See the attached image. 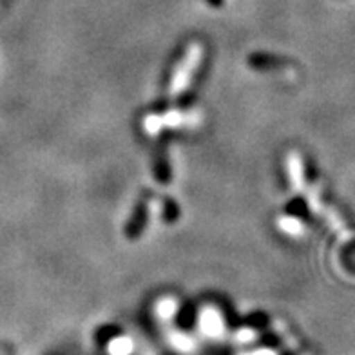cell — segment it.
Segmentation results:
<instances>
[{
	"mask_svg": "<svg viewBox=\"0 0 355 355\" xmlns=\"http://www.w3.org/2000/svg\"><path fill=\"white\" fill-rule=\"evenodd\" d=\"M281 225H283V229L285 230H288V232H292V234H300L301 230V223L297 220H290V218H283V220L279 221Z\"/></svg>",
	"mask_w": 355,
	"mask_h": 355,
	"instance_id": "5",
	"label": "cell"
},
{
	"mask_svg": "<svg viewBox=\"0 0 355 355\" xmlns=\"http://www.w3.org/2000/svg\"><path fill=\"white\" fill-rule=\"evenodd\" d=\"M201 58H203V47L200 44H191V47H189L185 56H183V60L180 62L176 73H174L173 82H171V91H168L171 98H180L183 91L189 87L192 76H194L196 69L200 67Z\"/></svg>",
	"mask_w": 355,
	"mask_h": 355,
	"instance_id": "1",
	"label": "cell"
},
{
	"mask_svg": "<svg viewBox=\"0 0 355 355\" xmlns=\"http://www.w3.org/2000/svg\"><path fill=\"white\" fill-rule=\"evenodd\" d=\"M288 168L290 178H292V187L295 191H309V183H306V178H304L303 162H301V156L297 153H290Z\"/></svg>",
	"mask_w": 355,
	"mask_h": 355,
	"instance_id": "2",
	"label": "cell"
},
{
	"mask_svg": "<svg viewBox=\"0 0 355 355\" xmlns=\"http://www.w3.org/2000/svg\"><path fill=\"white\" fill-rule=\"evenodd\" d=\"M147 207H145V203H140V205L136 207L135 212H132V218L131 221L127 223V238H138L141 232H144L145 229V221H147Z\"/></svg>",
	"mask_w": 355,
	"mask_h": 355,
	"instance_id": "3",
	"label": "cell"
},
{
	"mask_svg": "<svg viewBox=\"0 0 355 355\" xmlns=\"http://www.w3.org/2000/svg\"><path fill=\"white\" fill-rule=\"evenodd\" d=\"M158 164H156V176H158L159 182L167 183L168 178H171V171H168L167 159H165V150H159L158 153Z\"/></svg>",
	"mask_w": 355,
	"mask_h": 355,
	"instance_id": "4",
	"label": "cell"
}]
</instances>
